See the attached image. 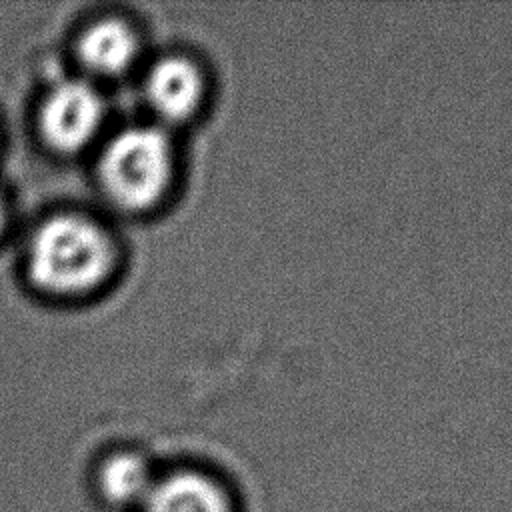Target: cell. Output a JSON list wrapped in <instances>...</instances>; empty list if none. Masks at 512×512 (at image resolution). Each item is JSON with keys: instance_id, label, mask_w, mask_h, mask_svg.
I'll use <instances>...</instances> for the list:
<instances>
[{"instance_id": "ba28073f", "label": "cell", "mask_w": 512, "mask_h": 512, "mask_svg": "<svg viewBox=\"0 0 512 512\" xmlns=\"http://www.w3.org/2000/svg\"><path fill=\"white\" fill-rule=\"evenodd\" d=\"M4 218H6V206H4V200H2V196H0V230H2V226H4Z\"/></svg>"}, {"instance_id": "3957f363", "label": "cell", "mask_w": 512, "mask_h": 512, "mask_svg": "<svg viewBox=\"0 0 512 512\" xmlns=\"http://www.w3.org/2000/svg\"><path fill=\"white\" fill-rule=\"evenodd\" d=\"M102 116V98L88 82L64 80L44 98L38 126L48 146L58 152H76L98 132Z\"/></svg>"}, {"instance_id": "8992f818", "label": "cell", "mask_w": 512, "mask_h": 512, "mask_svg": "<svg viewBox=\"0 0 512 512\" xmlns=\"http://www.w3.org/2000/svg\"><path fill=\"white\" fill-rule=\"evenodd\" d=\"M76 50L82 64L94 74L116 76L132 66L138 54V38L126 22L102 18L80 34Z\"/></svg>"}, {"instance_id": "277c9868", "label": "cell", "mask_w": 512, "mask_h": 512, "mask_svg": "<svg viewBox=\"0 0 512 512\" xmlns=\"http://www.w3.org/2000/svg\"><path fill=\"white\" fill-rule=\"evenodd\" d=\"M206 78L200 64L184 54L158 58L146 74V102L164 122L188 120L202 104Z\"/></svg>"}, {"instance_id": "7a4b0ae2", "label": "cell", "mask_w": 512, "mask_h": 512, "mask_svg": "<svg viewBox=\"0 0 512 512\" xmlns=\"http://www.w3.org/2000/svg\"><path fill=\"white\" fill-rule=\"evenodd\" d=\"M174 174V152L164 130L128 126L104 146L98 180L106 196L124 210H146L160 202Z\"/></svg>"}, {"instance_id": "52a82bcc", "label": "cell", "mask_w": 512, "mask_h": 512, "mask_svg": "<svg viewBox=\"0 0 512 512\" xmlns=\"http://www.w3.org/2000/svg\"><path fill=\"white\" fill-rule=\"evenodd\" d=\"M104 498L116 506L142 504L154 484L148 464L130 452L110 456L98 474Z\"/></svg>"}, {"instance_id": "6da1fadb", "label": "cell", "mask_w": 512, "mask_h": 512, "mask_svg": "<svg viewBox=\"0 0 512 512\" xmlns=\"http://www.w3.org/2000/svg\"><path fill=\"white\" fill-rule=\"evenodd\" d=\"M114 264V244L106 230L78 214H56L32 234L26 268L30 280L50 294L74 296L94 290Z\"/></svg>"}, {"instance_id": "5b68a950", "label": "cell", "mask_w": 512, "mask_h": 512, "mask_svg": "<svg viewBox=\"0 0 512 512\" xmlns=\"http://www.w3.org/2000/svg\"><path fill=\"white\" fill-rule=\"evenodd\" d=\"M144 512H234V502L214 476L198 470H178L154 482Z\"/></svg>"}]
</instances>
